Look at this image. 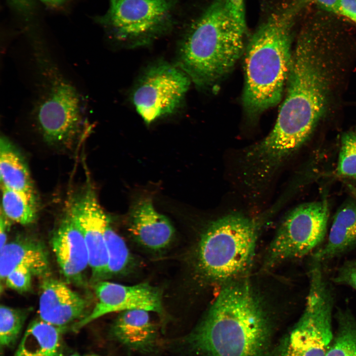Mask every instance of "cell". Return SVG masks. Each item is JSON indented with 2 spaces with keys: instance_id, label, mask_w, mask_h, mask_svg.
I'll list each match as a JSON object with an SVG mask.
<instances>
[{
  "instance_id": "obj_30",
  "label": "cell",
  "mask_w": 356,
  "mask_h": 356,
  "mask_svg": "<svg viewBox=\"0 0 356 356\" xmlns=\"http://www.w3.org/2000/svg\"><path fill=\"white\" fill-rule=\"evenodd\" d=\"M324 10L337 15L339 0H313Z\"/></svg>"
},
{
  "instance_id": "obj_24",
  "label": "cell",
  "mask_w": 356,
  "mask_h": 356,
  "mask_svg": "<svg viewBox=\"0 0 356 356\" xmlns=\"http://www.w3.org/2000/svg\"><path fill=\"white\" fill-rule=\"evenodd\" d=\"M105 239L108 255L109 277L122 273L131 261L129 249L123 238L112 228L106 227Z\"/></svg>"
},
{
  "instance_id": "obj_6",
  "label": "cell",
  "mask_w": 356,
  "mask_h": 356,
  "mask_svg": "<svg viewBox=\"0 0 356 356\" xmlns=\"http://www.w3.org/2000/svg\"><path fill=\"white\" fill-rule=\"evenodd\" d=\"M305 310L293 328L273 349L271 356H326L333 337L334 296L322 264L312 262Z\"/></svg>"
},
{
  "instance_id": "obj_11",
  "label": "cell",
  "mask_w": 356,
  "mask_h": 356,
  "mask_svg": "<svg viewBox=\"0 0 356 356\" xmlns=\"http://www.w3.org/2000/svg\"><path fill=\"white\" fill-rule=\"evenodd\" d=\"M68 214L84 237L91 268L93 285L109 277L108 255L105 232L110 222L94 190L86 188L71 202Z\"/></svg>"
},
{
  "instance_id": "obj_16",
  "label": "cell",
  "mask_w": 356,
  "mask_h": 356,
  "mask_svg": "<svg viewBox=\"0 0 356 356\" xmlns=\"http://www.w3.org/2000/svg\"><path fill=\"white\" fill-rule=\"evenodd\" d=\"M0 277L6 276L18 267L28 269L34 276L45 278L50 274L47 251L43 243L28 237H19L7 242L0 250Z\"/></svg>"
},
{
  "instance_id": "obj_19",
  "label": "cell",
  "mask_w": 356,
  "mask_h": 356,
  "mask_svg": "<svg viewBox=\"0 0 356 356\" xmlns=\"http://www.w3.org/2000/svg\"><path fill=\"white\" fill-rule=\"evenodd\" d=\"M66 330L40 318L30 322L14 356H62Z\"/></svg>"
},
{
  "instance_id": "obj_9",
  "label": "cell",
  "mask_w": 356,
  "mask_h": 356,
  "mask_svg": "<svg viewBox=\"0 0 356 356\" xmlns=\"http://www.w3.org/2000/svg\"><path fill=\"white\" fill-rule=\"evenodd\" d=\"M190 82L179 66L159 63L151 67L133 93L136 111L147 124L173 113L184 99Z\"/></svg>"
},
{
  "instance_id": "obj_29",
  "label": "cell",
  "mask_w": 356,
  "mask_h": 356,
  "mask_svg": "<svg viewBox=\"0 0 356 356\" xmlns=\"http://www.w3.org/2000/svg\"><path fill=\"white\" fill-rule=\"evenodd\" d=\"M9 220L1 212L0 220V250L7 243V235L9 227Z\"/></svg>"
},
{
  "instance_id": "obj_2",
  "label": "cell",
  "mask_w": 356,
  "mask_h": 356,
  "mask_svg": "<svg viewBox=\"0 0 356 356\" xmlns=\"http://www.w3.org/2000/svg\"><path fill=\"white\" fill-rule=\"evenodd\" d=\"M178 66L200 87L212 85L233 67L244 46L245 0H213L199 10L182 4Z\"/></svg>"
},
{
  "instance_id": "obj_21",
  "label": "cell",
  "mask_w": 356,
  "mask_h": 356,
  "mask_svg": "<svg viewBox=\"0 0 356 356\" xmlns=\"http://www.w3.org/2000/svg\"><path fill=\"white\" fill-rule=\"evenodd\" d=\"M1 187V212L9 221L27 225L32 223L37 217L35 196L27 193Z\"/></svg>"
},
{
  "instance_id": "obj_8",
  "label": "cell",
  "mask_w": 356,
  "mask_h": 356,
  "mask_svg": "<svg viewBox=\"0 0 356 356\" xmlns=\"http://www.w3.org/2000/svg\"><path fill=\"white\" fill-rule=\"evenodd\" d=\"M328 217L325 199L306 203L291 211L270 245L268 264L301 258L314 252L325 238Z\"/></svg>"
},
{
  "instance_id": "obj_15",
  "label": "cell",
  "mask_w": 356,
  "mask_h": 356,
  "mask_svg": "<svg viewBox=\"0 0 356 356\" xmlns=\"http://www.w3.org/2000/svg\"><path fill=\"white\" fill-rule=\"evenodd\" d=\"M129 230L144 247L160 250L173 238L174 229L169 220L154 209L149 197L138 198L132 205L128 217Z\"/></svg>"
},
{
  "instance_id": "obj_14",
  "label": "cell",
  "mask_w": 356,
  "mask_h": 356,
  "mask_svg": "<svg viewBox=\"0 0 356 356\" xmlns=\"http://www.w3.org/2000/svg\"><path fill=\"white\" fill-rule=\"evenodd\" d=\"M51 242L60 270L67 280L83 283L89 257L83 235L68 214L53 233Z\"/></svg>"
},
{
  "instance_id": "obj_26",
  "label": "cell",
  "mask_w": 356,
  "mask_h": 356,
  "mask_svg": "<svg viewBox=\"0 0 356 356\" xmlns=\"http://www.w3.org/2000/svg\"><path fill=\"white\" fill-rule=\"evenodd\" d=\"M32 272L24 267L13 270L5 279L6 286L20 293L26 292L31 288Z\"/></svg>"
},
{
  "instance_id": "obj_12",
  "label": "cell",
  "mask_w": 356,
  "mask_h": 356,
  "mask_svg": "<svg viewBox=\"0 0 356 356\" xmlns=\"http://www.w3.org/2000/svg\"><path fill=\"white\" fill-rule=\"evenodd\" d=\"M97 302L89 314L71 327L74 332L106 314L133 310L162 313V293L147 283L126 286L105 280L93 284Z\"/></svg>"
},
{
  "instance_id": "obj_25",
  "label": "cell",
  "mask_w": 356,
  "mask_h": 356,
  "mask_svg": "<svg viewBox=\"0 0 356 356\" xmlns=\"http://www.w3.org/2000/svg\"><path fill=\"white\" fill-rule=\"evenodd\" d=\"M336 170L339 176L356 178V132L343 135Z\"/></svg>"
},
{
  "instance_id": "obj_32",
  "label": "cell",
  "mask_w": 356,
  "mask_h": 356,
  "mask_svg": "<svg viewBox=\"0 0 356 356\" xmlns=\"http://www.w3.org/2000/svg\"><path fill=\"white\" fill-rule=\"evenodd\" d=\"M351 189L353 192V193L356 196V188H354L353 186H351Z\"/></svg>"
},
{
  "instance_id": "obj_22",
  "label": "cell",
  "mask_w": 356,
  "mask_h": 356,
  "mask_svg": "<svg viewBox=\"0 0 356 356\" xmlns=\"http://www.w3.org/2000/svg\"><path fill=\"white\" fill-rule=\"evenodd\" d=\"M334 316L337 322L326 356H356V317L348 308H339Z\"/></svg>"
},
{
  "instance_id": "obj_18",
  "label": "cell",
  "mask_w": 356,
  "mask_h": 356,
  "mask_svg": "<svg viewBox=\"0 0 356 356\" xmlns=\"http://www.w3.org/2000/svg\"><path fill=\"white\" fill-rule=\"evenodd\" d=\"M356 247V203L349 202L337 211L324 245L316 250L312 261L322 264Z\"/></svg>"
},
{
  "instance_id": "obj_27",
  "label": "cell",
  "mask_w": 356,
  "mask_h": 356,
  "mask_svg": "<svg viewBox=\"0 0 356 356\" xmlns=\"http://www.w3.org/2000/svg\"><path fill=\"white\" fill-rule=\"evenodd\" d=\"M333 282L346 285L356 290V260L345 262L338 269Z\"/></svg>"
},
{
  "instance_id": "obj_5",
  "label": "cell",
  "mask_w": 356,
  "mask_h": 356,
  "mask_svg": "<svg viewBox=\"0 0 356 356\" xmlns=\"http://www.w3.org/2000/svg\"><path fill=\"white\" fill-rule=\"evenodd\" d=\"M258 231L257 222L241 214H228L211 222L198 244V274L214 282L240 274L253 257Z\"/></svg>"
},
{
  "instance_id": "obj_28",
  "label": "cell",
  "mask_w": 356,
  "mask_h": 356,
  "mask_svg": "<svg viewBox=\"0 0 356 356\" xmlns=\"http://www.w3.org/2000/svg\"><path fill=\"white\" fill-rule=\"evenodd\" d=\"M337 15L345 16L356 24V0H339Z\"/></svg>"
},
{
  "instance_id": "obj_4",
  "label": "cell",
  "mask_w": 356,
  "mask_h": 356,
  "mask_svg": "<svg viewBox=\"0 0 356 356\" xmlns=\"http://www.w3.org/2000/svg\"><path fill=\"white\" fill-rule=\"evenodd\" d=\"M311 0H297L271 13L254 33L245 57L243 103L257 114L280 100L292 57L293 27Z\"/></svg>"
},
{
  "instance_id": "obj_10",
  "label": "cell",
  "mask_w": 356,
  "mask_h": 356,
  "mask_svg": "<svg viewBox=\"0 0 356 356\" xmlns=\"http://www.w3.org/2000/svg\"><path fill=\"white\" fill-rule=\"evenodd\" d=\"M40 131L52 145L70 144L81 125V101L75 89L63 80L54 81L36 110Z\"/></svg>"
},
{
  "instance_id": "obj_20",
  "label": "cell",
  "mask_w": 356,
  "mask_h": 356,
  "mask_svg": "<svg viewBox=\"0 0 356 356\" xmlns=\"http://www.w3.org/2000/svg\"><path fill=\"white\" fill-rule=\"evenodd\" d=\"M1 186L35 196L29 170L24 158L5 137L0 140Z\"/></svg>"
},
{
  "instance_id": "obj_1",
  "label": "cell",
  "mask_w": 356,
  "mask_h": 356,
  "mask_svg": "<svg viewBox=\"0 0 356 356\" xmlns=\"http://www.w3.org/2000/svg\"><path fill=\"white\" fill-rule=\"evenodd\" d=\"M330 31L307 24L292 53L287 92L271 131L279 143L300 147L308 138L326 107L333 76Z\"/></svg>"
},
{
  "instance_id": "obj_17",
  "label": "cell",
  "mask_w": 356,
  "mask_h": 356,
  "mask_svg": "<svg viewBox=\"0 0 356 356\" xmlns=\"http://www.w3.org/2000/svg\"><path fill=\"white\" fill-rule=\"evenodd\" d=\"M148 312L143 310L121 312L111 325L112 336L132 350L150 352L156 346L158 333Z\"/></svg>"
},
{
  "instance_id": "obj_13",
  "label": "cell",
  "mask_w": 356,
  "mask_h": 356,
  "mask_svg": "<svg viewBox=\"0 0 356 356\" xmlns=\"http://www.w3.org/2000/svg\"><path fill=\"white\" fill-rule=\"evenodd\" d=\"M41 285V319L67 330L90 312L88 300L64 282L48 276Z\"/></svg>"
},
{
  "instance_id": "obj_7",
  "label": "cell",
  "mask_w": 356,
  "mask_h": 356,
  "mask_svg": "<svg viewBox=\"0 0 356 356\" xmlns=\"http://www.w3.org/2000/svg\"><path fill=\"white\" fill-rule=\"evenodd\" d=\"M100 23L117 41L131 44L150 43L176 27L182 0H109Z\"/></svg>"
},
{
  "instance_id": "obj_3",
  "label": "cell",
  "mask_w": 356,
  "mask_h": 356,
  "mask_svg": "<svg viewBox=\"0 0 356 356\" xmlns=\"http://www.w3.org/2000/svg\"><path fill=\"white\" fill-rule=\"evenodd\" d=\"M274 329L249 286L225 285L181 341L191 356H271Z\"/></svg>"
},
{
  "instance_id": "obj_31",
  "label": "cell",
  "mask_w": 356,
  "mask_h": 356,
  "mask_svg": "<svg viewBox=\"0 0 356 356\" xmlns=\"http://www.w3.org/2000/svg\"><path fill=\"white\" fill-rule=\"evenodd\" d=\"M45 3L51 5H58L63 2H64L66 0H42Z\"/></svg>"
},
{
  "instance_id": "obj_23",
  "label": "cell",
  "mask_w": 356,
  "mask_h": 356,
  "mask_svg": "<svg viewBox=\"0 0 356 356\" xmlns=\"http://www.w3.org/2000/svg\"><path fill=\"white\" fill-rule=\"evenodd\" d=\"M30 312V309L0 307V344L1 347L13 346L21 332Z\"/></svg>"
},
{
  "instance_id": "obj_33",
  "label": "cell",
  "mask_w": 356,
  "mask_h": 356,
  "mask_svg": "<svg viewBox=\"0 0 356 356\" xmlns=\"http://www.w3.org/2000/svg\"><path fill=\"white\" fill-rule=\"evenodd\" d=\"M81 356V355H80L75 354L72 355H71V356ZM96 356V355H90V356Z\"/></svg>"
}]
</instances>
